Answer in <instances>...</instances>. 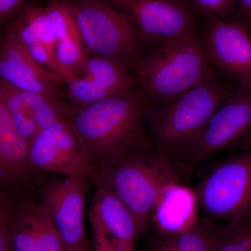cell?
Segmentation results:
<instances>
[{
	"label": "cell",
	"mask_w": 251,
	"mask_h": 251,
	"mask_svg": "<svg viewBox=\"0 0 251 251\" xmlns=\"http://www.w3.org/2000/svg\"><path fill=\"white\" fill-rule=\"evenodd\" d=\"M95 196L92 206L103 221L116 251H135L141 234L138 221L132 211L113 188L104 180L92 176Z\"/></svg>",
	"instance_id": "2e32d148"
},
{
	"label": "cell",
	"mask_w": 251,
	"mask_h": 251,
	"mask_svg": "<svg viewBox=\"0 0 251 251\" xmlns=\"http://www.w3.org/2000/svg\"><path fill=\"white\" fill-rule=\"evenodd\" d=\"M150 105L138 87L72 112L69 120L88 156L92 173L126 155L152 148L147 125Z\"/></svg>",
	"instance_id": "6da1fadb"
},
{
	"label": "cell",
	"mask_w": 251,
	"mask_h": 251,
	"mask_svg": "<svg viewBox=\"0 0 251 251\" xmlns=\"http://www.w3.org/2000/svg\"><path fill=\"white\" fill-rule=\"evenodd\" d=\"M138 87L151 105L166 103L214 75L202 31L158 45L147 46L135 69Z\"/></svg>",
	"instance_id": "3957f363"
},
{
	"label": "cell",
	"mask_w": 251,
	"mask_h": 251,
	"mask_svg": "<svg viewBox=\"0 0 251 251\" xmlns=\"http://www.w3.org/2000/svg\"><path fill=\"white\" fill-rule=\"evenodd\" d=\"M45 11L48 27L57 42L68 37L81 39L69 4L53 1L45 7Z\"/></svg>",
	"instance_id": "44dd1931"
},
{
	"label": "cell",
	"mask_w": 251,
	"mask_h": 251,
	"mask_svg": "<svg viewBox=\"0 0 251 251\" xmlns=\"http://www.w3.org/2000/svg\"><path fill=\"white\" fill-rule=\"evenodd\" d=\"M90 220L93 233L94 251H116L103 221L93 206L90 211Z\"/></svg>",
	"instance_id": "484cf974"
},
{
	"label": "cell",
	"mask_w": 251,
	"mask_h": 251,
	"mask_svg": "<svg viewBox=\"0 0 251 251\" xmlns=\"http://www.w3.org/2000/svg\"><path fill=\"white\" fill-rule=\"evenodd\" d=\"M9 196L10 193H0V227L9 226L16 211Z\"/></svg>",
	"instance_id": "4316f807"
},
{
	"label": "cell",
	"mask_w": 251,
	"mask_h": 251,
	"mask_svg": "<svg viewBox=\"0 0 251 251\" xmlns=\"http://www.w3.org/2000/svg\"><path fill=\"white\" fill-rule=\"evenodd\" d=\"M251 147V90L236 86L191 142L179 166L183 179L226 150Z\"/></svg>",
	"instance_id": "52a82bcc"
},
{
	"label": "cell",
	"mask_w": 251,
	"mask_h": 251,
	"mask_svg": "<svg viewBox=\"0 0 251 251\" xmlns=\"http://www.w3.org/2000/svg\"><path fill=\"white\" fill-rule=\"evenodd\" d=\"M233 223H225L203 216L186 230L174 237L179 251H217L228 239Z\"/></svg>",
	"instance_id": "d6986e66"
},
{
	"label": "cell",
	"mask_w": 251,
	"mask_h": 251,
	"mask_svg": "<svg viewBox=\"0 0 251 251\" xmlns=\"http://www.w3.org/2000/svg\"><path fill=\"white\" fill-rule=\"evenodd\" d=\"M29 161L34 171L65 176L86 174L92 166L69 117L39 131L29 144Z\"/></svg>",
	"instance_id": "30bf717a"
},
{
	"label": "cell",
	"mask_w": 251,
	"mask_h": 251,
	"mask_svg": "<svg viewBox=\"0 0 251 251\" xmlns=\"http://www.w3.org/2000/svg\"><path fill=\"white\" fill-rule=\"evenodd\" d=\"M69 6L88 49L135 71L144 45L127 15L103 0H79Z\"/></svg>",
	"instance_id": "5b68a950"
},
{
	"label": "cell",
	"mask_w": 251,
	"mask_h": 251,
	"mask_svg": "<svg viewBox=\"0 0 251 251\" xmlns=\"http://www.w3.org/2000/svg\"><path fill=\"white\" fill-rule=\"evenodd\" d=\"M14 251H65L62 238L43 206L25 204L9 226Z\"/></svg>",
	"instance_id": "9a60e30c"
},
{
	"label": "cell",
	"mask_w": 251,
	"mask_h": 251,
	"mask_svg": "<svg viewBox=\"0 0 251 251\" xmlns=\"http://www.w3.org/2000/svg\"><path fill=\"white\" fill-rule=\"evenodd\" d=\"M24 0H0V19L8 17L21 6Z\"/></svg>",
	"instance_id": "f1b7e54d"
},
{
	"label": "cell",
	"mask_w": 251,
	"mask_h": 251,
	"mask_svg": "<svg viewBox=\"0 0 251 251\" xmlns=\"http://www.w3.org/2000/svg\"><path fill=\"white\" fill-rule=\"evenodd\" d=\"M153 251H179L174 237L168 236L157 241Z\"/></svg>",
	"instance_id": "f546056e"
},
{
	"label": "cell",
	"mask_w": 251,
	"mask_h": 251,
	"mask_svg": "<svg viewBox=\"0 0 251 251\" xmlns=\"http://www.w3.org/2000/svg\"><path fill=\"white\" fill-rule=\"evenodd\" d=\"M0 100L29 145L39 131L52 126L69 115V109L57 99L43 94L19 90L1 79Z\"/></svg>",
	"instance_id": "7c38bea8"
},
{
	"label": "cell",
	"mask_w": 251,
	"mask_h": 251,
	"mask_svg": "<svg viewBox=\"0 0 251 251\" xmlns=\"http://www.w3.org/2000/svg\"><path fill=\"white\" fill-rule=\"evenodd\" d=\"M128 16L144 46L201 33L202 18L188 0H103Z\"/></svg>",
	"instance_id": "ba28073f"
},
{
	"label": "cell",
	"mask_w": 251,
	"mask_h": 251,
	"mask_svg": "<svg viewBox=\"0 0 251 251\" xmlns=\"http://www.w3.org/2000/svg\"><path fill=\"white\" fill-rule=\"evenodd\" d=\"M217 251H251V216L234 222L228 239Z\"/></svg>",
	"instance_id": "cb8c5ba5"
},
{
	"label": "cell",
	"mask_w": 251,
	"mask_h": 251,
	"mask_svg": "<svg viewBox=\"0 0 251 251\" xmlns=\"http://www.w3.org/2000/svg\"><path fill=\"white\" fill-rule=\"evenodd\" d=\"M202 36L216 72L251 90V31L237 18L208 16L202 18Z\"/></svg>",
	"instance_id": "9c48e42d"
},
{
	"label": "cell",
	"mask_w": 251,
	"mask_h": 251,
	"mask_svg": "<svg viewBox=\"0 0 251 251\" xmlns=\"http://www.w3.org/2000/svg\"><path fill=\"white\" fill-rule=\"evenodd\" d=\"M10 33L25 48L44 45L55 50L57 42L48 27L45 7H26Z\"/></svg>",
	"instance_id": "ffe728a7"
},
{
	"label": "cell",
	"mask_w": 251,
	"mask_h": 251,
	"mask_svg": "<svg viewBox=\"0 0 251 251\" xmlns=\"http://www.w3.org/2000/svg\"><path fill=\"white\" fill-rule=\"evenodd\" d=\"M236 86L216 72L173 100L150 105L147 125L152 148L180 176V163L190 144Z\"/></svg>",
	"instance_id": "7a4b0ae2"
},
{
	"label": "cell",
	"mask_w": 251,
	"mask_h": 251,
	"mask_svg": "<svg viewBox=\"0 0 251 251\" xmlns=\"http://www.w3.org/2000/svg\"><path fill=\"white\" fill-rule=\"evenodd\" d=\"M9 226L0 227V251H14L10 239Z\"/></svg>",
	"instance_id": "4dcf8cb0"
},
{
	"label": "cell",
	"mask_w": 251,
	"mask_h": 251,
	"mask_svg": "<svg viewBox=\"0 0 251 251\" xmlns=\"http://www.w3.org/2000/svg\"><path fill=\"white\" fill-rule=\"evenodd\" d=\"M201 17H218L236 19L237 0H188Z\"/></svg>",
	"instance_id": "603a6c76"
},
{
	"label": "cell",
	"mask_w": 251,
	"mask_h": 251,
	"mask_svg": "<svg viewBox=\"0 0 251 251\" xmlns=\"http://www.w3.org/2000/svg\"><path fill=\"white\" fill-rule=\"evenodd\" d=\"M196 198L193 191L181 186L172 185L163 193L153 211L162 232L176 237L196 221Z\"/></svg>",
	"instance_id": "ac0fdd59"
},
{
	"label": "cell",
	"mask_w": 251,
	"mask_h": 251,
	"mask_svg": "<svg viewBox=\"0 0 251 251\" xmlns=\"http://www.w3.org/2000/svg\"><path fill=\"white\" fill-rule=\"evenodd\" d=\"M83 67V77L67 82L69 95L81 106L125 95L138 87L130 71L111 59L97 56L85 61Z\"/></svg>",
	"instance_id": "4fadbf2b"
},
{
	"label": "cell",
	"mask_w": 251,
	"mask_h": 251,
	"mask_svg": "<svg viewBox=\"0 0 251 251\" xmlns=\"http://www.w3.org/2000/svg\"><path fill=\"white\" fill-rule=\"evenodd\" d=\"M106 181L126 204L146 232L151 214L166 188L181 184V176L153 148L122 156L94 172Z\"/></svg>",
	"instance_id": "277c9868"
},
{
	"label": "cell",
	"mask_w": 251,
	"mask_h": 251,
	"mask_svg": "<svg viewBox=\"0 0 251 251\" xmlns=\"http://www.w3.org/2000/svg\"><path fill=\"white\" fill-rule=\"evenodd\" d=\"M56 58L67 75V82L76 77L75 70L83 64L81 39L68 37L58 41L56 46Z\"/></svg>",
	"instance_id": "7402d4cb"
},
{
	"label": "cell",
	"mask_w": 251,
	"mask_h": 251,
	"mask_svg": "<svg viewBox=\"0 0 251 251\" xmlns=\"http://www.w3.org/2000/svg\"><path fill=\"white\" fill-rule=\"evenodd\" d=\"M238 21L251 31V0H237Z\"/></svg>",
	"instance_id": "83f0119b"
},
{
	"label": "cell",
	"mask_w": 251,
	"mask_h": 251,
	"mask_svg": "<svg viewBox=\"0 0 251 251\" xmlns=\"http://www.w3.org/2000/svg\"><path fill=\"white\" fill-rule=\"evenodd\" d=\"M65 251H92L88 241L77 247L66 248Z\"/></svg>",
	"instance_id": "1f68e13d"
},
{
	"label": "cell",
	"mask_w": 251,
	"mask_h": 251,
	"mask_svg": "<svg viewBox=\"0 0 251 251\" xmlns=\"http://www.w3.org/2000/svg\"><path fill=\"white\" fill-rule=\"evenodd\" d=\"M89 175L78 174L50 185L41 205L53 221L66 248L77 247L88 241L85 213Z\"/></svg>",
	"instance_id": "8fae6325"
},
{
	"label": "cell",
	"mask_w": 251,
	"mask_h": 251,
	"mask_svg": "<svg viewBox=\"0 0 251 251\" xmlns=\"http://www.w3.org/2000/svg\"><path fill=\"white\" fill-rule=\"evenodd\" d=\"M32 58L39 65L50 72L59 75L64 81L67 82V77L65 72L59 65L56 58L53 49L44 45H37L26 48Z\"/></svg>",
	"instance_id": "d4e9b609"
},
{
	"label": "cell",
	"mask_w": 251,
	"mask_h": 251,
	"mask_svg": "<svg viewBox=\"0 0 251 251\" xmlns=\"http://www.w3.org/2000/svg\"><path fill=\"white\" fill-rule=\"evenodd\" d=\"M0 79L19 90L43 94L57 100L60 95L55 86L64 81L39 65L11 33L0 49Z\"/></svg>",
	"instance_id": "5bb4252c"
},
{
	"label": "cell",
	"mask_w": 251,
	"mask_h": 251,
	"mask_svg": "<svg viewBox=\"0 0 251 251\" xmlns=\"http://www.w3.org/2000/svg\"><path fill=\"white\" fill-rule=\"evenodd\" d=\"M29 145L0 100V193H10L35 171L29 161Z\"/></svg>",
	"instance_id": "e0dca14e"
},
{
	"label": "cell",
	"mask_w": 251,
	"mask_h": 251,
	"mask_svg": "<svg viewBox=\"0 0 251 251\" xmlns=\"http://www.w3.org/2000/svg\"><path fill=\"white\" fill-rule=\"evenodd\" d=\"M203 216L225 223L251 216V147L214 165L193 190Z\"/></svg>",
	"instance_id": "8992f818"
}]
</instances>
